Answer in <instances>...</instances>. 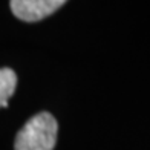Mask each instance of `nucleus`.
Returning a JSON list of instances; mask_svg holds the SVG:
<instances>
[{
  "label": "nucleus",
  "mask_w": 150,
  "mask_h": 150,
  "mask_svg": "<svg viewBox=\"0 0 150 150\" xmlns=\"http://www.w3.org/2000/svg\"><path fill=\"white\" fill-rule=\"evenodd\" d=\"M57 133V120L49 112H40L31 117L18 130L14 150H54Z\"/></svg>",
  "instance_id": "f257e3e1"
},
{
  "label": "nucleus",
  "mask_w": 150,
  "mask_h": 150,
  "mask_svg": "<svg viewBox=\"0 0 150 150\" xmlns=\"http://www.w3.org/2000/svg\"><path fill=\"white\" fill-rule=\"evenodd\" d=\"M66 2L63 0H12L11 11L22 22H40L58 11Z\"/></svg>",
  "instance_id": "f03ea898"
},
{
  "label": "nucleus",
  "mask_w": 150,
  "mask_h": 150,
  "mask_svg": "<svg viewBox=\"0 0 150 150\" xmlns=\"http://www.w3.org/2000/svg\"><path fill=\"white\" fill-rule=\"evenodd\" d=\"M17 86V75L9 67L0 69V109L8 107L9 98L14 95Z\"/></svg>",
  "instance_id": "7ed1b4c3"
}]
</instances>
